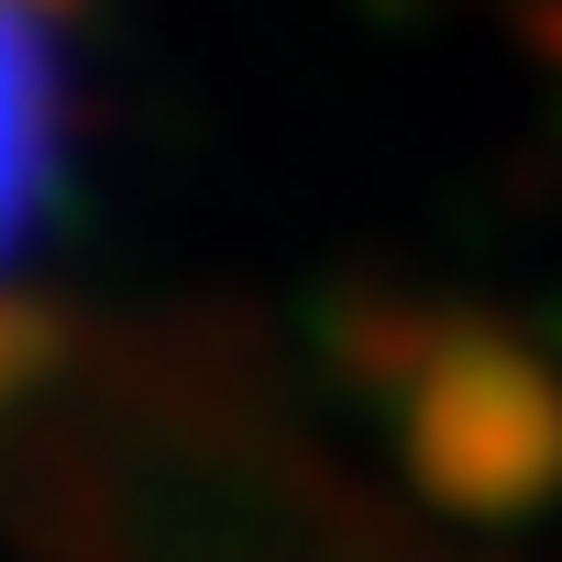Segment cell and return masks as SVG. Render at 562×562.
Masks as SVG:
<instances>
[{
  "instance_id": "1",
  "label": "cell",
  "mask_w": 562,
  "mask_h": 562,
  "mask_svg": "<svg viewBox=\"0 0 562 562\" xmlns=\"http://www.w3.org/2000/svg\"><path fill=\"white\" fill-rule=\"evenodd\" d=\"M34 177H45V56L0 0V243L34 210Z\"/></svg>"
}]
</instances>
